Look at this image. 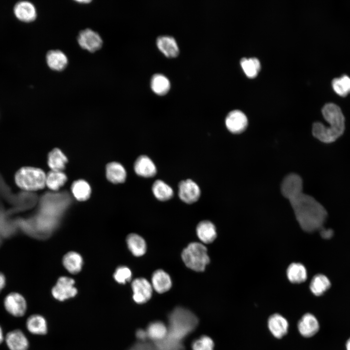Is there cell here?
Here are the masks:
<instances>
[{
  "label": "cell",
  "mask_w": 350,
  "mask_h": 350,
  "mask_svg": "<svg viewBox=\"0 0 350 350\" xmlns=\"http://www.w3.org/2000/svg\"><path fill=\"white\" fill-rule=\"evenodd\" d=\"M282 195L289 201L303 230L312 232L322 228L327 213L315 198L302 192V180L294 173L287 175L281 184Z\"/></svg>",
  "instance_id": "cell-1"
},
{
  "label": "cell",
  "mask_w": 350,
  "mask_h": 350,
  "mask_svg": "<svg viewBox=\"0 0 350 350\" xmlns=\"http://www.w3.org/2000/svg\"><path fill=\"white\" fill-rule=\"evenodd\" d=\"M322 114L329 126L315 122L312 126L313 135L325 143L336 141L343 134L345 129V118L341 108L333 103L326 104L322 108Z\"/></svg>",
  "instance_id": "cell-2"
},
{
  "label": "cell",
  "mask_w": 350,
  "mask_h": 350,
  "mask_svg": "<svg viewBox=\"0 0 350 350\" xmlns=\"http://www.w3.org/2000/svg\"><path fill=\"white\" fill-rule=\"evenodd\" d=\"M168 332L166 337L184 344V340L193 332L198 324V318L191 310L185 307H175L168 315Z\"/></svg>",
  "instance_id": "cell-3"
},
{
  "label": "cell",
  "mask_w": 350,
  "mask_h": 350,
  "mask_svg": "<svg viewBox=\"0 0 350 350\" xmlns=\"http://www.w3.org/2000/svg\"><path fill=\"white\" fill-rule=\"evenodd\" d=\"M181 258L187 267L196 272L204 271L210 262L207 247L198 242L190 243L183 250Z\"/></svg>",
  "instance_id": "cell-4"
},
{
  "label": "cell",
  "mask_w": 350,
  "mask_h": 350,
  "mask_svg": "<svg viewBox=\"0 0 350 350\" xmlns=\"http://www.w3.org/2000/svg\"><path fill=\"white\" fill-rule=\"evenodd\" d=\"M46 177L44 172L39 168L25 167L17 171L15 181L21 189L27 191H35L44 188Z\"/></svg>",
  "instance_id": "cell-5"
},
{
  "label": "cell",
  "mask_w": 350,
  "mask_h": 350,
  "mask_svg": "<svg viewBox=\"0 0 350 350\" xmlns=\"http://www.w3.org/2000/svg\"><path fill=\"white\" fill-rule=\"evenodd\" d=\"M74 280L71 278L61 277L58 280L52 290L53 297L59 301H63L74 297L77 293L74 286Z\"/></svg>",
  "instance_id": "cell-6"
},
{
  "label": "cell",
  "mask_w": 350,
  "mask_h": 350,
  "mask_svg": "<svg viewBox=\"0 0 350 350\" xmlns=\"http://www.w3.org/2000/svg\"><path fill=\"white\" fill-rule=\"evenodd\" d=\"M77 41L82 48L91 52L99 50L103 45L100 35L88 28L82 30L79 33Z\"/></svg>",
  "instance_id": "cell-7"
},
{
  "label": "cell",
  "mask_w": 350,
  "mask_h": 350,
  "mask_svg": "<svg viewBox=\"0 0 350 350\" xmlns=\"http://www.w3.org/2000/svg\"><path fill=\"white\" fill-rule=\"evenodd\" d=\"M133 299L138 304L147 302L151 298L153 287L151 283L144 278L135 279L132 282Z\"/></svg>",
  "instance_id": "cell-8"
},
{
  "label": "cell",
  "mask_w": 350,
  "mask_h": 350,
  "mask_svg": "<svg viewBox=\"0 0 350 350\" xmlns=\"http://www.w3.org/2000/svg\"><path fill=\"white\" fill-rule=\"evenodd\" d=\"M4 306L7 312L16 317L24 315L27 309L25 299L17 292L10 293L5 297Z\"/></svg>",
  "instance_id": "cell-9"
},
{
  "label": "cell",
  "mask_w": 350,
  "mask_h": 350,
  "mask_svg": "<svg viewBox=\"0 0 350 350\" xmlns=\"http://www.w3.org/2000/svg\"><path fill=\"white\" fill-rule=\"evenodd\" d=\"M200 194L199 187L192 180L188 179L179 183L178 196L183 202L187 204L193 203L199 199Z\"/></svg>",
  "instance_id": "cell-10"
},
{
  "label": "cell",
  "mask_w": 350,
  "mask_h": 350,
  "mask_svg": "<svg viewBox=\"0 0 350 350\" xmlns=\"http://www.w3.org/2000/svg\"><path fill=\"white\" fill-rule=\"evenodd\" d=\"M225 124L230 132L238 134L245 130L248 124V120L246 115L242 111L234 110L227 115Z\"/></svg>",
  "instance_id": "cell-11"
},
{
  "label": "cell",
  "mask_w": 350,
  "mask_h": 350,
  "mask_svg": "<svg viewBox=\"0 0 350 350\" xmlns=\"http://www.w3.org/2000/svg\"><path fill=\"white\" fill-rule=\"evenodd\" d=\"M13 12L15 17L24 22L35 20L37 17V11L35 5L28 0H19L14 5Z\"/></svg>",
  "instance_id": "cell-12"
},
{
  "label": "cell",
  "mask_w": 350,
  "mask_h": 350,
  "mask_svg": "<svg viewBox=\"0 0 350 350\" xmlns=\"http://www.w3.org/2000/svg\"><path fill=\"white\" fill-rule=\"evenodd\" d=\"M4 339L10 350H27L28 348V339L21 330H15L9 332Z\"/></svg>",
  "instance_id": "cell-13"
},
{
  "label": "cell",
  "mask_w": 350,
  "mask_h": 350,
  "mask_svg": "<svg viewBox=\"0 0 350 350\" xmlns=\"http://www.w3.org/2000/svg\"><path fill=\"white\" fill-rule=\"evenodd\" d=\"M135 173L143 177H151L157 173V168L153 161L148 156L141 155L135 162Z\"/></svg>",
  "instance_id": "cell-14"
},
{
  "label": "cell",
  "mask_w": 350,
  "mask_h": 350,
  "mask_svg": "<svg viewBox=\"0 0 350 350\" xmlns=\"http://www.w3.org/2000/svg\"><path fill=\"white\" fill-rule=\"evenodd\" d=\"M151 284L153 288L158 293L167 292L172 287L170 275L162 269H158L152 274Z\"/></svg>",
  "instance_id": "cell-15"
},
{
  "label": "cell",
  "mask_w": 350,
  "mask_h": 350,
  "mask_svg": "<svg viewBox=\"0 0 350 350\" xmlns=\"http://www.w3.org/2000/svg\"><path fill=\"white\" fill-rule=\"evenodd\" d=\"M319 328V323L315 317L309 313L304 315L298 323L299 332L306 337L315 335L318 332Z\"/></svg>",
  "instance_id": "cell-16"
},
{
  "label": "cell",
  "mask_w": 350,
  "mask_h": 350,
  "mask_svg": "<svg viewBox=\"0 0 350 350\" xmlns=\"http://www.w3.org/2000/svg\"><path fill=\"white\" fill-rule=\"evenodd\" d=\"M158 48L166 56L173 57L179 53V48L175 38L171 35L158 36L156 40Z\"/></svg>",
  "instance_id": "cell-17"
},
{
  "label": "cell",
  "mask_w": 350,
  "mask_h": 350,
  "mask_svg": "<svg viewBox=\"0 0 350 350\" xmlns=\"http://www.w3.org/2000/svg\"><path fill=\"white\" fill-rule=\"evenodd\" d=\"M46 59L48 67L55 71L64 70L68 63L66 55L59 50L49 51L46 54Z\"/></svg>",
  "instance_id": "cell-18"
},
{
  "label": "cell",
  "mask_w": 350,
  "mask_h": 350,
  "mask_svg": "<svg viewBox=\"0 0 350 350\" xmlns=\"http://www.w3.org/2000/svg\"><path fill=\"white\" fill-rule=\"evenodd\" d=\"M199 239L204 244H210L217 236L216 228L210 221L204 220L198 223L196 228Z\"/></svg>",
  "instance_id": "cell-19"
},
{
  "label": "cell",
  "mask_w": 350,
  "mask_h": 350,
  "mask_svg": "<svg viewBox=\"0 0 350 350\" xmlns=\"http://www.w3.org/2000/svg\"><path fill=\"white\" fill-rule=\"evenodd\" d=\"M268 325L269 330L276 338H280L287 332L288 323L287 320L280 314L272 315L269 318Z\"/></svg>",
  "instance_id": "cell-20"
},
{
  "label": "cell",
  "mask_w": 350,
  "mask_h": 350,
  "mask_svg": "<svg viewBox=\"0 0 350 350\" xmlns=\"http://www.w3.org/2000/svg\"><path fill=\"white\" fill-rule=\"evenodd\" d=\"M146 331L148 339L152 342H157L165 338L167 334L168 328L163 322L155 320L148 325Z\"/></svg>",
  "instance_id": "cell-21"
},
{
  "label": "cell",
  "mask_w": 350,
  "mask_h": 350,
  "mask_svg": "<svg viewBox=\"0 0 350 350\" xmlns=\"http://www.w3.org/2000/svg\"><path fill=\"white\" fill-rule=\"evenodd\" d=\"M106 176L107 179L112 183H121L125 181L126 173L121 164L112 162L106 166Z\"/></svg>",
  "instance_id": "cell-22"
},
{
  "label": "cell",
  "mask_w": 350,
  "mask_h": 350,
  "mask_svg": "<svg viewBox=\"0 0 350 350\" xmlns=\"http://www.w3.org/2000/svg\"><path fill=\"white\" fill-rule=\"evenodd\" d=\"M128 249L136 257L143 256L147 249L146 243L144 239L136 233H131L126 238Z\"/></svg>",
  "instance_id": "cell-23"
},
{
  "label": "cell",
  "mask_w": 350,
  "mask_h": 350,
  "mask_svg": "<svg viewBox=\"0 0 350 350\" xmlns=\"http://www.w3.org/2000/svg\"><path fill=\"white\" fill-rule=\"evenodd\" d=\"M26 328L34 334H44L47 331V323L45 318L39 315L30 316L26 321Z\"/></svg>",
  "instance_id": "cell-24"
},
{
  "label": "cell",
  "mask_w": 350,
  "mask_h": 350,
  "mask_svg": "<svg viewBox=\"0 0 350 350\" xmlns=\"http://www.w3.org/2000/svg\"><path fill=\"white\" fill-rule=\"evenodd\" d=\"M68 159L58 148L51 151L48 157V164L52 171H62L65 168Z\"/></svg>",
  "instance_id": "cell-25"
},
{
  "label": "cell",
  "mask_w": 350,
  "mask_h": 350,
  "mask_svg": "<svg viewBox=\"0 0 350 350\" xmlns=\"http://www.w3.org/2000/svg\"><path fill=\"white\" fill-rule=\"evenodd\" d=\"M63 264L69 272L72 274H77L81 270L83 260L81 255L78 253L75 252H69L64 256Z\"/></svg>",
  "instance_id": "cell-26"
},
{
  "label": "cell",
  "mask_w": 350,
  "mask_h": 350,
  "mask_svg": "<svg viewBox=\"0 0 350 350\" xmlns=\"http://www.w3.org/2000/svg\"><path fill=\"white\" fill-rule=\"evenodd\" d=\"M150 86L155 93L164 95L169 91L171 85L169 80L164 74L155 73L152 76Z\"/></svg>",
  "instance_id": "cell-27"
},
{
  "label": "cell",
  "mask_w": 350,
  "mask_h": 350,
  "mask_svg": "<svg viewBox=\"0 0 350 350\" xmlns=\"http://www.w3.org/2000/svg\"><path fill=\"white\" fill-rule=\"evenodd\" d=\"M152 190L155 197L161 201L170 199L174 195L172 188L161 180H157L154 182Z\"/></svg>",
  "instance_id": "cell-28"
},
{
  "label": "cell",
  "mask_w": 350,
  "mask_h": 350,
  "mask_svg": "<svg viewBox=\"0 0 350 350\" xmlns=\"http://www.w3.org/2000/svg\"><path fill=\"white\" fill-rule=\"evenodd\" d=\"M71 190L74 197L80 201L88 199L91 193L89 185L85 180L82 179L74 181L71 185Z\"/></svg>",
  "instance_id": "cell-29"
},
{
  "label": "cell",
  "mask_w": 350,
  "mask_h": 350,
  "mask_svg": "<svg viewBox=\"0 0 350 350\" xmlns=\"http://www.w3.org/2000/svg\"><path fill=\"white\" fill-rule=\"evenodd\" d=\"M67 178L62 171H52L46 175V185L52 191L59 189L66 182Z\"/></svg>",
  "instance_id": "cell-30"
},
{
  "label": "cell",
  "mask_w": 350,
  "mask_h": 350,
  "mask_svg": "<svg viewBox=\"0 0 350 350\" xmlns=\"http://www.w3.org/2000/svg\"><path fill=\"white\" fill-rule=\"evenodd\" d=\"M287 277L293 283H300L307 278V271L305 267L298 263H293L288 267L287 271Z\"/></svg>",
  "instance_id": "cell-31"
},
{
  "label": "cell",
  "mask_w": 350,
  "mask_h": 350,
  "mask_svg": "<svg viewBox=\"0 0 350 350\" xmlns=\"http://www.w3.org/2000/svg\"><path fill=\"white\" fill-rule=\"evenodd\" d=\"M331 286V282L327 277L323 275L315 276L310 283V289L315 296H319L325 292Z\"/></svg>",
  "instance_id": "cell-32"
},
{
  "label": "cell",
  "mask_w": 350,
  "mask_h": 350,
  "mask_svg": "<svg viewBox=\"0 0 350 350\" xmlns=\"http://www.w3.org/2000/svg\"><path fill=\"white\" fill-rule=\"evenodd\" d=\"M332 85L334 91L341 96L345 97L350 93V77L346 74L333 78Z\"/></svg>",
  "instance_id": "cell-33"
},
{
  "label": "cell",
  "mask_w": 350,
  "mask_h": 350,
  "mask_svg": "<svg viewBox=\"0 0 350 350\" xmlns=\"http://www.w3.org/2000/svg\"><path fill=\"white\" fill-rule=\"evenodd\" d=\"M240 64L246 75L250 78L255 77L261 69L260 61L255 57L243 58Z\"/></svg>",
  "instance_id": "cell-34"
},
{
  "label": "cell",
  "mask_w": 350,
  "mask_h": 350,
  "mask_svg": "<svg viewBox=\"0 0 350 350\" xmlns=\"http://www.w3.org/2000/svg\"><path fill=\"white\" fill-rule=\"evenodd\" d=\"M214 342L207 335H202L192 343V350H213Z\"/></svg>",
  "instance_id": "cell-35"
},
{
  "label": "cell",
  "mask_w": 350,
  "mask_h": 350,
  "mask_svg": "<svg viewBox=\"0 0 350 350\" xmlns=\"http://www.w3.org/2000/svg\"><path fill=\"white\" fill-rule=\"evenodd\" d=\"M131 277V270L129 268L124 266L117 268L114 274V278L116 281L122 284H125L126 282L129 281Z\"/></svg>",
  "instance_id": "cell-36"
},
{
  "label": "cell",
  "mask_w": 350,
  "mask_h": 350,
  "mask_svg": "<svg viewBox=\"0 0 350 350\" xmlns=\"http://www.w3.org/2000/svg\"><path fill=\"white\" fill-rule=\"evenodd\" d=\"M128 350H160L156 345L151 342H137L132 346Z\"/></svg>",
  "instance_id": "cell-37"
},
{
  "label": "cell",
  "mask_w": 350,
  "mask_h": 350,
  "mask_svg": "<svg viewBox=\"0 0 350 350\" xmlns=\"http://www.w3.org/2000/svg\"><path fill=\"white\" fill-rule=\"evenodd\" d=\"M136 336L139 342H144L148 339L146 330L139 329L136 331Z\"/></svg>",
  "instance_id": "cell-38"
},
{
  "label": "cell",
  "mask_w": 350,
  "mask_h": 350,
  "mask_svg": "<svg viewBox=\"0 0 350 350\" xmlns=\"http://www.w3.org/2000/svg\"><path fill=\"white\" fill-rule=\"evenodd\" d=\"M321 236L326 239L330 238H331L332 235H333V232L332 230L330 229H324L323 228L321 229Z\"/></svg>",
  "instance_id": "cell-39"
},
{
  "label": "cell",
  "mask_w": 350,
  "mask_h": 350,
  "mask_svg": "<svg viewBox=\"0 0 350 350\" xmlns=\"http://www.w3.org/2000/svg\"><path fill=\"white\" fill-rule=\"evenodd\" d=\"M5 284V277L2 273L0 272V292L4 288Z\"/></svg>",
  "instance_id": "cell-40"
},
{
  "label": "cell",
  "mask_w": 350,
  "mask_h": 350,
  "mask_svg": "<svg viewBox=\"0 0 350 350\" xmlns=\"http://www.w3.org/2000/svg\"><path fill=\"white\" fill-rule=\"evenodd\" d=\"M4 338H5L4 337V336H3L2 330L0 326V344L1 343H2V342H3V341L4 339Z\"/></svg>",
  "instance_id": "cell-41"
},
{
  "label": "cell",
  "mask_w": 350,
  "mask_h": 350,
  "mask_svg": "<svg viewBox=\"0 0 350 350\" xmlns=\"http://www.w3.org/2000/svg\"><path fill=\"white\" fill-rule=\"evenodd\" d=\"M76 1L77 2L80 3L85 4V3H88L90 2L91 0H76Z\"/></svg>",
  "instance_id": "cell-42"
},
{
  "label": "cell",
  "mask_w": 350,
  "mask_h": 350,
  "mask_svg": "<svg viewBox=\"0 0 350 350\" xmlns=\"http://www.w3.org/2000/svg\"><path fill=\"white\" fill-rule=\"evenodd\" d=\"M347 350H350V338L348 340L346 344Z\"/></svg>",
  "instance_id": "cell-43"
}]
</instances>
